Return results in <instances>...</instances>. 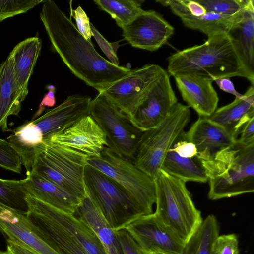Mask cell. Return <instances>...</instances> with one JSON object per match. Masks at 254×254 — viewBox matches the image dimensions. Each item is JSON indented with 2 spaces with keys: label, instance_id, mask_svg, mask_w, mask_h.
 Instances as JSON below:
<instances>
[{
  "label": "cell",
  "instance_id": "12",
  "mask_svg": "<svg viewBox=\"0 0 254 254\" xmlns=\"http://www.w3.org/2000/svg\"><path fill=\"white\" fill-rule=\"evenodd\" d=\"M177 103L166 71L152 86L131 120L133 125L145 132L159 125Z\"/></svg>",
  "mask_w": 254,
  "mask_h": 254
},
{
  "label": "cell",
  "instance_id": "40",
  "mask_svg": "<svg viewBox=\"0 0 254 254\" xmlns=\"http://www.w3.org/2000/svg\"><path fill=\"white\" fill-rule=\"evenodd\" d=\"M115 232L123 254H142L136 242L125 228Z\"/></svg>",
  "mask_w": 254,
  "mask_h": 254
},
{
  "label": "cell",
  "instance_id": "45",
  "mask_svg": "<svg viewBox=\"0 0 254 254\" xmlns=\"http://www.w3.org/2000/svg\"><path fill=\"white\" fill-rule=\"evenodd\" d=\"M150 254H180L178 253H168V252H156V253H153Z\"/></svg>",
  "mask_w": 254,
  "mask_h": 254
},
{
  "label": "cell",
  "instance_id": "5",
  "mask_svg": "<svg viewBox=\"0 0 254 254\" xmlns=\"http://www.w3.org/2000/svg\"><path fill=\"white\" fill-rule=\"evenodd\" d=\"M87 164L113 180L131 199L143 215L153 213L156 202L154 180L107 146L98 157H90Z\"/></svg>",
  "mask_w": 254,
  "mask_h": 254
},
{
  "label": "cell",
  "instance_id": "31",
  "mask_svg": "<svg viewBox=\"0 0 254 254\" xmlns=\"http://www.w3.org/2000/svg\"><path fill=\"white\" fill-rule=\"evenodd\" d=\"M99 9L108 13L120 28L127 25L143 9L142 0H94Z\"/></svg>",
  "mask_w": 254,
  "mask_h": 254
},
{
  "label": "cell",
  "instance_id": "18",
  "mask_svg": "<svg viewBox=\"0 0 254 254\" xmlns=\"http://www.w3.org/2000/svg\"><path fill=\"white\" fill-rule=\"evenodd\" d=\"M186 134L188 140L195 145L197 157L203 161L210 160L237 140L224 127L204 117H199Z\"/></svg>",
  "mask_w": 254,
  "mask_h": 254
},
{
  "label": "cell",
  "instance_id": "13",
  "mask_svg": "<svg viewBox=\"0 0 254 254\" xmlns=\"http://www.w3.org/2000/svg\"><path fill=\"white\" fill-rule=\"evenodd\" d=\"M124 38L133 47L154 51L166 44L174 28L154 10H144L121 28Z\"/></svg>",
  "mask_w": 254,
  "mask_h": 254
},
{
  "label": "cell",
  "instance_id": "37",
  "mask_svg": "<svg viewBox=\"0 0 254 254\" xmlns=\"http://www.w3.org/2000/svg\"><path fill=\"white\" fill-rule=\"evenodd\" d=\"M239 241L234 233L219 235L214 246V254H239Z\"/></svg>",
  "mask_w": 254,
  "mask_h": 254
},
{
  "label": "cell",
  "instance_id": "3",
  "mask_svg": "<svg viewBox=\"0 0 254 254\" xmlns=\"http://www.w3.org/2000/svg\"><path fill=\"white\" fill-rule=\"evenodd\" d=\"M209 183L211 200L254 191V142L236 141L210 160H201Z\"/></svg>",
  "mask_w": 254,
  "mask_h": 254
},
{
  "label": "cell",
  "instance_id": "33",
  "mask_svg": "<svg viewBox=\"0 0 254 254\" xmlns=\"http://www.w3.org/2000/svg\"><path fill=\"white\" fill-rule=\"evenodd\" d=\"M206 12L234 15L243 11L250 0H196Z\"/></svg>",
  "mask_w": 254,
  "mask_h": 254
},
{
  "label": "cell",
  "instance_id": "9",
  "mask_svg": "<svg viewBox=\"0 0 254 254\" xmlns=\"http://www.w3.org/2000/svg\"><path fill=\"white\" fill-rule=\"evenodd\" d=\"M89 115L103 131L107 147L133 162L143 132L134 127L129 118L101 93L91 100Z\"/></svg>",
  "mask_w": 254,
  "mask_h": 254
},
{
  "label": "cell",
  "instance_id": "44",
  "mask_svg": "<svg viewBox=\"0 0 254 254\" xmlns=\"http://www.w3.org/2000/svg\"><path fill=\"white\" fill-rule=\"evenodd\" d=\"M49 92L46 94L43 101H42L38 115L40 114L42 112L41 109L43 106L52 107L54 106L56 103V100L54 95L55 88L53 86H49Z\"/></svg>",
  "mask_w": 254,
  "mask_h": 254
},
{
  "label": "cell",
  "instance_id": "25",
  "mask_svg": "<svg viewBox=\"0 0 254 254\" xmlns=\"http://www.w3.org/2000/svg\"><path fill=\"white\" fill-rule=\"evenodd\" d=\"M7 139L19 156L27 172H31L36 160L45 148L40 129L32 121L27 122L15 128Z\"/></svg>",
  "mask_w": 254,
  "mask_h": 254
},
{
  "label": "cell",
  "instance_id": "23",
  "mask_svg": "<svg viewBox=\"0 0 254 254\" xmlns=\"http://www.w3.org/2000/svg\"><path fill=\"white\" fill-rule=\"evenodd\" d=\"M41 47L39 37L28 38L18 43L8 57L11 62L15 81L23 100L28 93V81Z\"/></svg>",
  "mask_w": 254,
  "mask_h": 254
},
{
  "label": "cell",
  "instance_id": "34",
  "mask_svg": "<svg viewBox=\"0 0 254 254\" xmlns=\"http://www.w3.org/2000/svg\"><path fill=\"white\" fill-rule=\"evenodd\" d=\"M44 0H0V22L26 13Z\"/></svg>",
  "mask_w": 254,
  "mask_h": 254
},
{
  "label": "cell",
  "instance_id": "1",
  "mask_svg": "<svg viewBox=\"0 0 254 254\" xmlns=\"http://www.w3.org/2000/svg\"><path fill=\"white\" fill-rule=\"evenodd\" d=\"M40 18L53 48L64 64L76 77L98 92L130 70L102 57L53 0L44 1Z\"/></svg>",
  "mask_w": 254,
  "mask_h": 254
},
{
  "label": "cell",
  "instance_id": "16",
  "mask_svg": "<svg viewBox=\"0 0 254 254\" xmlns=\"http://www.w3.org/2000/svg\"><path fill=\"white\" fill-rule=\"evenodd\" d=\"M29 210L25 215L40 237L59 254H88L72 236L43 212L28 195Z\"/></svg>",
  "mask_w": 254,
  "mask_h": 254
},
{
  "label": "cell",
  "instance_id": "35",
  "mask_svg": "<svg viewBox=\"0 0 254 254\" xmlns=\"http://www.w3.org/2000/svg\"><path fill=\"white\" fill-rule=\"evenodd\" d=\"M21 160L9 142L0 138V167L20 174Z\"/></svg>",
  "mask_w": 254,
  "mask_h": 254
},
{
  "label": "cell",
  "instance_id": "28",
  "mask_svg": "<svg viewBox=\"0 0 254 254\" xmlns=\"http://www.w3.org/2000/svg\"><path fill=\"white\" fill-rule=\"evenodd\" d=\"M161 169L169 175L186 182L208 181L201 161L197 156L192 158L180 157L171 148L164 158Z\"/></svg>",
  "mask_w": 254,
  "mask_h": 254
},
{
  "label": "cell",
  "instance_id": "43",
  "mask_svg": "<svg viewBox=\"0 0 254 254\" xmlns=\"http://www.w3.org/2000/svg\"><path fill=\"white\" fill-rule=\"evenodd\" d=\"M7 242V251L12 254H36L25 248L9 240H6Z\"/></svg>",
  "mask_w": 254,
  "mask_h": 254
},
{
  "label": "cell",
  "instance_id": "48",
  "mask_svg": "<svg viewBox=\"0 0 254 254\" xmlns=\"http://www.w3.org/2000/svg\"><path fill=\"white\" fill-rule=\"evenodd\" d=\"M2 252V251H0V254H1Z\"/></svg>",
  "mask_w": 254,
  "mask_h": 254
},
{
  "label": "cell",
  "instance_id": "19",
  "mask_svg": "<svg viewBox=\"0 0 254 254\" xmlns=\"http://www.w3.org/2000/svg\"><path fill=\"white\" fill-rule=\"evenodd\" d=\"M174 77L183 100L199 117H208L216 110L219 98L211 79L191 74Z\"/></svg>",
  "mask_w": 254,
  "mask_h": 254
},
{
  "label": "cell",
  "instance_id": "47",
  "mask_svg": "<svg viewBox=\"0 0 254 254\" xmlns=\"http://www.w3.org/2000/svg\"><path fill=\"white\" fill-rule=\"evenodd\" d=\"M1 254H6V252L2 251Z\"/></svg>",
  "mask_w": 254,
  "mask_h": 254
},
{
  "label": "cell",
  "instance_id": "8",
  "mask_svg": "<svg viewBox=\"0 0 254 254\" xmlns=\"http://www.w3.org/2000/svg\"><path fill=\"white\" fill-rule=\"evenodd\" d=\"M86 194L115 231L143 215L125 192L108 176L88 165L84 171Z\"/></svg>",
  "mask_w": 254,
  "mask_h": 254
},
{
  "label": "cell",
  "instance_id": "17",
  "mask_svg": "<svg viewBox=\"0 0 254 254\" xmlns=\"http://www.w3.org/2000/svg\"><path fill=\"white\" fill-rule=\"evenodd\" d=\"M0 231L6 240L36 254H59L40 237L25 215L1 205Z\"/></svg>",
  "mask_w": 254,
  "mask_h": 254
},
{
  "label": "cell",
  "instance_id": "4",
  "mask_svg": "<svg viewBox=\"0 0 254 254\" xmlns=\"http://www.w3.org/2000/svg\"><path fill=\"white\" fill-rule=\"evenodd\" d=\"M155 215L185 243L202 222L186 182L161 169L154 179Z\"/></svg>",
  "mask_w": 254,
  "mask_h": 254
},
{
  "label": "cell",
  "instance_id": "15",
  "mask_svg": "<svg viewBox=\"0 0 254 254\" xmlns=\"http://www.w3.org/2000/svg\"><path fill=\"white\" fill-rule=\"evenodd\" d=\"M91 98L87 95L68 96L61 104L32 122L42 133L44 141L89 115Z\"/></svg>",
  "mask_w": 254,
  "mask_h": 254
},
{
  "label": "cell",
  "instance_id": "6",
  "mask_svg": "<svg viewBox=\"0 0 254 254\" xmlns=\"http://www.w3.org/2000/svg\"><path fill=\"white\" fill-rule=\"evenodd\" d=\"M190 117V107L177 102L159 125L143 132L133 161L134 165L154 179L168 151L184 131Z\"/></svg>",
  "mask_w": 254,
  "mask_h": 254
},
{
  "label": "cell",
  "instance_id": "46",
  "mask_svg": "<svg viewBox=\"0 0 254 254\" xmlns=\"http://www.w3.org/2000/svg\"><path fill=\"white\" fill-rule=\"evenodd\" d=\"M5 252H6V254H12L10 252L7 251V250Z\"/></svg>",
  "mask_w": 254,
  "mask_h": 254
},
{
  "label": "cell",
  "instance_id": "24",
  "mask_svg": "<svg viewBox=\"0 0 254 254\" xmlns=\"http://www.w3.org/2000/svg\"><path fill=\"white\" fill-rule=\"evenodd\" d=\"M227 35L244 65L254 73V0H250L242 17L234 24Z\"/></svg>",
  "mask_w": 254,
  "mask_h": 254
},
{
  "label": "cell",
  "instance_id": "27",
  "mask_svg": "<svg viewBox=\"0 0 254 254\" xmlns=\"http://www.w3.org/2000/svg\"><path fill=\"white\" fill-rule=\"evenodd\" d=\"M23 101L14 80L11 62L7 57L0 65V127L3 131L9 130L7 118L19 114Z\"/></svg>",
  "mask_w": 254,
  "mask_h": 254
},
{
  "label": "cell",
  "instance_id": "11",
  "mask_svg": "<svg viewBox=\"0 0 254 254\" xmlns=\"http://www.w3.org/2000/svg\"><path fill=\"white\" fill-rule=\"evenodd\" d=\"M142 254L156 252L181 254L185 242L154 213L142 215L125 228Z\"/></svg>",
  "mask_w": 254,
  "mask_h": 254
},
{
  "label": "cell",
  "instance_id": "22",
  "mask_svg": "<svg viewBox=\"0 0 254 254\" xmlns=\"http://www.w3.org/2000/svg\"><path fill=\"white\" fill-rule=\"evenodd\" d=\"M253 117L254 87L252 85L243 95L236 96L232 102L216 109L207 118L224 127L237 140L243 127Z\"/></svg>",
  "mask_w": 254,
  "mask_h": 254
},
{
  "label": "cell",
  "instance_id": "36",
  "mask_svg": "<svg viewBox=\"0 0 254 254\" xmlns=\"http://www.w3.org/2000/svg\"><path fill=\"white\" fill-rule=\"evenodd\" d=\"M90 28L91 35L94 37L109 61L115 65L119 66V60L117 55V50L119 47V42L114 43L109 42L91 23Z\"/></svg>",
  "mask_w": 254,
  "mask_h": 254
},
{
  "label": "cell",
  "instance_id": "2",
  "mask_svg": "<svg viewBox=\"0 0 254 254\" xmlns=\"http://www.w3.org/2000/svg\"><path fill=\"white\" fill-rule=\"evenodd\" d=\"M168 74H191L211 79L240 76L254 83V73L244 65L227 34L207 38L199 45L178 51L168 58Z\"/></svg>",
  "mask_w": 254,
  "mask_h": 254
},
{
  "label": "cell",
  "instance_id": "21",
  "mask_svg": "<svg viewBox=\"0 0 254 254\" xmlns=\"http://www.w3.org/2000/svg\"><path fill=\"white\" fill-rule=\"evenodd\" d=\"M26 174L24 186L28 195L63 211L75 214L83 199L32 172Z\"/></svg>",
  "mask_w": 254,
  "mask_h": 254
},
{
  "label": "cell",
  "instance_id": "39",
  "mask_svg": "<svg viewBox=\"0 0 254 254\" xmlns=\"http://www.w3.org/2000/svg\"><path fill=\"white\" fill-rule=\"evenodd\" d=\"M70 16L75 20L77 29L79 32L88 41H91V31L89 18L80 6L76 9L70 7Z\"/></svg>",
  "mask_w": 254,
  "mask_h": 254
},
{
  "label": "cell",
  "instance_id": "14",
  "mask_svg": "<svg viewBox=\"0 0 254 254\" xmlns=\"http://www.w3.org/2000/svg\"><path fill=\"white\" fill-rule=\"evenodd\" d=\"M47 140L74 149L90 157L99 156L104 148L108 145L103 131L89 115L53 135Z\"/></svg>",
  "mask_w": 254,
  "mask_h": 254
},
{
  "label": "cell",
  "instance_id": "7",
  "mask_svg": "<svg viewBox=\"0 0 254 254\" xmlns=\"http://www.w3.org/2000/svg\"><path fill=\"white\" fill-rule=\"evenodd\" d=\"M31 172L58 185L83 200L86 196L84 171L88 156L46 140Z\"/></svg>",
  "mask_w": 254,
  "mask_h": 254
},
{
  "label": "cell",
  "instance_id": "10",
  "mask_svg": "<svg viewBox=\"0 0 254 254\" xmlns=\"http://www.w3.org/2000/svg\"><path fill=\"white\" fill-rule=\"evenodd\" d=\"M159 65L148 64L128 73L101 90L130 119L154 82L165 72Z\"/></svg>",
  "mask_w": 254,
  "mask_h": 254
},
{
  "label": "cell",
  "instance_id": "41",
  "mask_svg": "<svg viewBox=\"0 0 254 254\" xmlns=\"http://www.w3.org/2000/svg\"><path fill=\"white\" fill-rule=\"evenodd\" d=\"M237 141L241 143L249 144L254 142V117L252 118L246 123Z\"/></svg>",
  "mask_w": 254,
  "mask_h": 254
},
{
  "label": "cell",
  "instance_id": "38",
  "mask_svg": "<svg viewBox=\"0 0 254 254\" xmlns=\"http://www.w3.org/2000/svg\"><path fill=\"white\" fill-rule=\"evenodd\" d=\"M170 148L180 157L192 158L197 156L196 148L188 140L185 131L179 135Z\"/></svg>",
  "mask_w": 254,
  "mask_h": 254
},
{
  "label": "cell",
  "instance_id": "30",
  "mask_svg": "<svg viewBox=\"0 0 254 254\" xmlns=\"http://www.w3.org/2000/svg\"><path fill=\"white\" fill-rule=\"evenodd\" d=\"M219 227L216 217L208 215L185 243L181 254H214Z\"/></svg>",
  "mask_w": 254,
  "mask_h": 254
},
{
  "label": "cell",
  "instance_id": "20",
  "mask_svg": "<svg viewBox=\"0 0 254 254\" xmlns=\"http://www.w3.org/2000/svg\"><path fill=\"white\" fill-rule=\"evenodd\" d=\"M30 196L43 212L78 242L88 254H107L99 237L86 223L76 217L74 214L61 210Z\"/></svg>",
  "mask_w": 254,
  "mask_h": 254
},
{
  "label": "cell",
  "instance_id": "26",
  "mask_svg": "<svg viewBox=\"0 0 254 254\" xmlns=\"http://www.w3.org/2000/svg\"><path fill=\"white\" fill-rule=\"evenodd\" d=\"M75 213L96 233L107 254H123L115 232L87 194Z\"/></svg>",
  "mask_w": 254,
  "mask_h": 254
},
{
  "label": "cell",
  "instance_id": "29",
  "mask_svg": "<svg viewBox=\"0 0 254 254\" xmlns=\"http://www.w3.org/2000/svg\"><path fill=\"white\" fill-rule=\"evenodd\" d=\"M244 9L234 15L206 12L199 16H184L180 19L186 27L199 30L206 35L207 38H210L218 35L227 34L234 24L242 17Z\"/></svg>",
  "mask_w": 254,
  "mask_h": 254
},
{
  "label": "cell",
  "instance_id": "32",
  "mask_svg": "<svg viewBox=\"0 0 254 254\" xmlns=\"http://www.w3.org/2000/svg\"><path fill=\"white\" fill-rule=\"evenodd\" d=\"M27 196L24 179L15 180L0 178V205L25 215L29 210Z\"/></svg>",
  "mask_w": 254,
  "mask_h": 254
},
{
  "label": "cell",
  "instance_id": "42",
  "mask_svg": "<svg viewBox=\"0 0 254 254\" xmlns=\"http://www.w3.org/2000/svg\"><path fill=\"white\" fill-rule=\"evenodd\" d=\"M215 81L223 91L235 95V97L240 95L236 90L234 84L229 78H219L215 80Z\"/></svg>",
  "mask_w": 254,
  "mask_h": 254
}]
</instances>
